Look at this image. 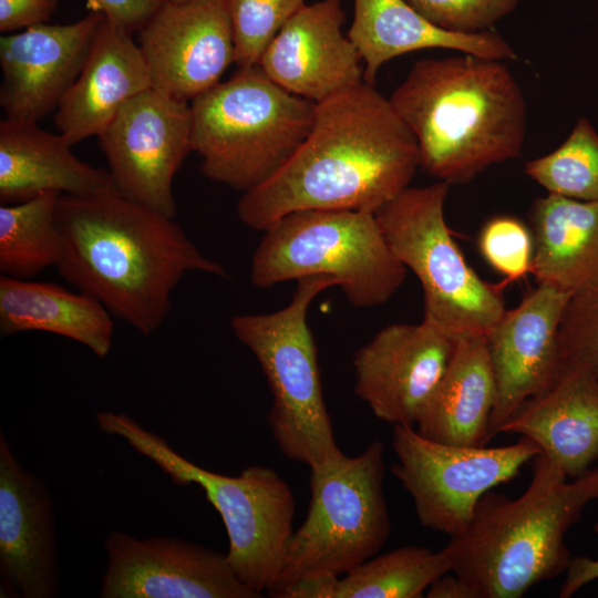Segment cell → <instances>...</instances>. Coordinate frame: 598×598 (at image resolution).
Wrapping results in <instances>:
<instances>
[{"label": "cell", "mask_w": 598, "mask_h": 598, "mask_svg": "<svg viewBox=\"0 0 598 598\" xmlns=\"http://www.w3.org/2000/svg\"><path fill=\"white\" fill-rule=\"evenodd\" d=\"M420 166L415 137L390 99L365 82L316 106L306 140L269 179L243 194L237 214L265 231L305 209L375 214Z\"/></svg>", "instance_id": "6da1fadb"}, {"label": "cell", "mask_w": 598, "mask_h": 598, "mask_svg": "<svg viewBox=\"0 0 598 598\" xmlns=\"http://www.w3.org/2000/svg\"><path fill=\"white\" fill-rule=\"evenodd\" d=\"M56 219L63 237L61 277L144 336L163 324L172 292L187 272L227 276L174 218L118 192L61 195Z\"/></svg>", "instance_id": "7a4b0ae2"}, {"label": "cell", "mask_w": 598, "mask_h": 598, "mask_svg": "<svg viewBox=\"0 0 598 598\" xmlns=\"http://www.w3.org/2000/svg\"><path fill=\"white\" fill-rule=\"evenodd\" d=\"M390 101L416 140L420 166L440 182L467 184L523 150L526 101L503 60L416 61Z\"/></svg>", "instance_id": "3957f363"}, {"label": "cell", "mask_w": 598, "mask_h": 598, "mask_svg": "<svg viewBox=\"0 0 598 598\" xmlns=\"http://www.w3.org/2000/svg\"><path fill=\"white\" fill-rule=\"evenodd\" d=\"M596 499L598 467L568 481L539 452L520 496L487 492L468 524L450 536L443 548L451 571L475 598H520L566 571L571 557L565 536Z\"/></svg>", "instance_id": "277c9868"}, {"label": "cell", "mask_w": 598, "mask_h": 598, "mask_svg": "<svg viewBox=\"0 0 598 598\" xmlns=\"http://www.w3.org/2000/svg\"><path fill=\"white\" fill-rule=\"evenodd\" d=\"M317 103L285 90L259 64L238 69L190 103L203 174L247 192L274 176L309 134Z\"/></svg>", "instance_id": "5b68a950"}, {"label": "cell", "mask_w": 598, "mask_h": 598, "mask_svg": "<svg viewBox=\"0 0 598 598\" xmlns=\"http://www.w3.org/2000/svg\"><path fill=\"white\" fill-rule=\"evenodd\" d=\"M297 281L285 308L235 316L231 329L256 357L267 379L272 395L267 421L280 452L312 467L344 455L334 439L322 394L317 346L307 322L312 300L337 286V280L312 275Z\"/></svg>", "instance_id": "8992f818"}, {"label": "cell", "mask_w": 598, "mask_h": 598, "mask_svg": "<svg viewBox=\"0 0 598 598\" xmlns=\"http://www.w3.org/2000/svg\"><path fill=\"white\" fill-rule=\"evenodd\" d=\"M312 275L333 277L351 305L372 308L398 291L406 268L391 251L373 213L293 212L264 231L252 255L250 281L269 288Z\"/></svg>", "instance_id": "52a82bcc"}, {"label": "cell", "mask_w": 598, "mask_h": 598, "mask_svg": "<svg viewBox=\"0 0 598 598\" xmlns=\"http://www.w3.org/2000/svg\"><path fill=\"white\" fill-rule=\"evenodd\" d=\"M450 186L406 187L374 215L393 255L421 283L423 319L454 340L487 337L506 311L505 285L483 280L454 240L444 215Z\"/></svg>", "instance_id": "ba28073f"}, {"label": "cell", "mask_w": 598, "mask_h": 598, "mask_svg": "<svg viewBox=\"0 0 598 598\" xmlns=\"http://www.w3.org/2000/svg\"><path fill=\"white\" fill-rule=\"evenodd\" d=\"M123 437L177 485H198L220 515L228 537V563L238 579L262 596L277 582L292 536L295 497L272 470L250 466L227 476L198 466L177 453L162 436L136 421Z\"/></svg>", "instance_id": "9c48e42d"}, {"label": "cell", "mask_w": 598, "mask_h": 598, "mask_svg": "<svg viewBox=\"0 0 598 598\" xmlns=\"http://www.w3.org/2000/svg\"><path fill=\"white\" fill-rule=\"evenodd\" d=\"M383 454L374 441L354 457L310 467L308 512L292 533L269 596L306 576L344 575L383 547L391 529Z\"/></svg>", "instance_id": "30bf717a"}, {"label": "cell", "mask_w": 598, "mask_h": 598, "mask_svg": "<svg viewBox=\"0 0 598 598\" xmlns=\"http://www.w3.org/2000/svg\"><path fill=\"white\" fill-rule=\"evenodd\" d=\"M393 475L410 494L422 526L446 535L461 532L478 501L493 487L514 480L539 452L522 436L498 446H463L434 442L414 426L393 425Z\"/></svg>", "instance_id": "8fae6325"}, {"label": "cell", "mask_w": 598, "mask_h": 598, "mask_svg": "<svg viewBox=\"0 0 598 598\" xmlns=\"http://www.w3.org/2000/svg\"><path fill=\"white\" fill-rule=\"evenodd\" d=\"M116 190L174 218L173 179L192 147V109L153 87L128 101L97 136Z\"/></svg>", "instance_id": "7c38bea8"}, {"label": "cell", "mask_w": 598, "mask_h": 598, "mask_svg": "<svg viewBox=\"0 0 598 598\" xmlns=\"http://www.w3.org/2000/svg\"><path fill=\"white\" fill-rule=\"evenodd\" d=\"M102 598H258L233 571L227 556L172 536L136 538L112 530Z\"/></svg>", "instance_id": "4fadbf2b"}, {"label": "cell", "mask_w": 598, "mask_h": 598, "mask_svg": "<svg viewBox=\"0 0 598 598\" xmlns=\"http://www.w3.org/2000/svg\"><path fill=\"white\" fill-rule=\"evenodd\" d=\"M138 32L152 87L181 101L217 85L234 62L225 0H165Z\"/></svg>", "instance_id": "5bb4252c"}, {"label": "cell", "mask_w": 598, "mask_h": 598, "mask_svg": "<svg viewBox=\"0 0 598 598\" xmlns=\"http://www.w3.org/2000/svg\"><path fill=\"white\" fill-rule=\"evenodd\" d=\"M454 346V339L425 319L386 326L354 353V392L375 417L414 426Z\"/></svg>", "instance_id": "9a60e30c"}, {"label": "cell", "mask_w": 598, "mask_h": 598, "mask_svg": "<svg viewBox=\"0 0 598 598\" xmlns=\"http://www.w3.org/2000/svg\"><path fill=\"white\" fill-rule=\"evenodd\" d=\"M573 296L537 285L486 337L496 386L489 432L529 399L547 390L561 370L559 327Z\"/></svg>", "instance_id": "2e32d148"}, {"label": "cell", "mask_w": 598, "mask_h": 598, "mask_svg": "<svg viewBox=\"0 0 598 598\" xmlns=\"http://www.w3.org/2000/svg\"><path fill=\"white\" fill-rule=\"evenodd\" d=\"M104 14L69 24L40 23L0 38L4 118L38 122L56 110L80 75Z\"/></svg>", "instance_id": "e0dca14e"}, {"label": "cell", "mask_w": 598, "mask_h": 598, "mask_svg": "<svg viewBox=\"0 0 598 598\" xmlns=\"http://www.w3.org/2000/svg\"><path fill=\"white\" fill-rule=\"evenodd\" d=\"M0 575L4 594L59 595L55 517L50 491L17 458L0 434Z\"/></svg>", "instance_id": "ac0fdd59"}, {"label": "cell", "mask_w": 598, "mask_h": 598, "mask_svg": "<svg viewBox=\"0 0 598 598\" xmlns=\"http://www.w3.org/2000/svg\"><path fill=\"white\" fill-rule=\"evenodd\" d=\"M340 0L305 4L280 29L258 64L277 84L315 103L364 82L362 58L342 34Z\"/></svg>", "instance_id": "d6986e66"}, {"label": "cell", "mask_w": 598, "mask_h": 598, "mask_svg": "<svg viewBox=\"0 0 598 598\" xmlns=\"http://www.w3.org/2000/svg\"><path fill=\"white\" fill-rule=\"evenodd\" d=\"M151 87L132 33L104 17L80 75L56 109L54 124L71 145L99 136L128 101Z\"/></svg>", "instance_id": "ffe728a7"}, {"label": "cell", "mask_w": 598, "mask_h": 598, "mask_svg": "<svg viewBox=\"0 0 598 598\" xmlns=\"http://www.w3.org/2000/svg\"><path fill=\"white\" fill-rule=\"evenodd\" d=\"M499 433L530 439L568 478L585 474L598 460V382L581 368L561 364L554 383L527 400Z\"/></svg>", "instance_id": "44dd1931"}, {"label": "cell", "mask_w": 598, "mask_h": 598, "mask_svg": "<svg viewBox=\"0 0 598 598\" xmlns=\"http://www.w3.org/2000/svg\"><path fill=\"white\" fill-rule=\"evenodd\" d=\"M62 134L37 122H0V202L22 203L45 193L94 196L117 192L104 168L80 161Z\"/></svg>", "instance_id": "7402d4cb"}, {"label": "cell", "mask_w": 598, "mask_h": 598, "mask_svg": "<svg viewBox=\"0 0 598 598\" xmlns=\"http://www.w3.org/2000/svg\"><path fill=\"white\" fill-rule=\"evenodd\" d=\"M347 37L362 58L364 82L373 86L384 63L414 51L447 49L503 61L517 56L498 33L461 34L440 29L406 0H354Z\"/></svg>", "instance_id": "603a6c76"}, {"label": "cell", "mask_w": 598, "mask_h": 598, "mask_svg": "<svg viewBox=\"0 0 598 598\" xmlns=\"http://www.w3.org/2000/svg\"><path fill=\"white\" fill-rule=\"evenodd\" d=\"M537 285L571 296L598 292V200L547 193L529 209Z\"/></svg>", "instance_id": "cb8c5ba5"}, {"label": "cell", "mask_w": 598, "mask_h": 598, "mask_svg": "<svg viewBox=\"0 0 598 598\" xmlns=\"http://www.w3.org/2000/svg\"><path fill=\"white\" fill-rule=\"evenodd\" d=\"M495 398L486 337L455 340L445 372L417 419L416 431L439 443L484 446L492 440Z\"/></svg>", "instance_id": "d4e9b609"}, {"label": "cell", "mask_w": 598, "mask_h": 598, "mask_svg": "<svg viewBox=\"0 0 598 598\" xmlns=\"http://www.w3.org/2000/svg\"><path fill=\"white\" fill-rule=\"evenodd\" d=\"M110 311L95 298L50 282L0 276V333L28 331L59 334L86 347L97 358L112 348Z\"/></svg>", "instance_id": "484cf974"}, {"label": "cell", "mask_w": 598, "mask_h": 598, "mask_svg": "<svg viewBox=\"0 0 598 598\" xmlns=\"http://www.w3.org/2000/svg\"><path fill=\"white\" fill-rule=\"evenodd\" d=\"M61 195L45 193L29 200L0 206V274L29 279L63 255V237L56 219Z\"/></svg>", "instance_id": "4316f807"}, {"label": "cell", "mask_w": 598, "mask_h": 598, "mask_svg": "<svg viewBox=\"0 0 598 598\" xmlns=\"http://www.w3.org/2000/svg\"><path fill=\"white\" fill-rule=\"evenodd\" d=\"M451 571L444 548L405 546L374 556L339 579L336 598H420Z\"/></svg>", "instance_id": "83f0119b"}, {"label": "cell", "mask_w": 598, "mask_h": 598, "mask_svg": "<svg viewBox=\"0 0 598 598\" xmlns=\"http://www.w3.org/2000/svg\"><path fill=\"white\" fill-rule=\"evenodd\" d=\"M524 172L548 193L598 200V132L579 118L557 148L528 161Z\"/></svg>", "instance_id": "f1b7e54d"}, {"label": "cell", "mask_w": 598, "mask_h": 598, "mask_svg": "<svg viewBox=\"0 0 598 598\" xmlns=\"http://www.w3.org/2000/svg\"><path fill=\"white\" fill-rule=\"evenodd\" d=\"M238 69L258 64L262 53L305 0H225Z\"/></svg>", "instance_id": "f546056e"}, {"label": "cell", "mask_w": 598, "mask_h": 598, "mask_svg": "<svg viewBox=\"0 0 598 598\" xmlns=\"http://www.w3.org/2000/svg\"><path fill=\"white\" fill-rule=\"evenodd\" d=\"M484 260L504 277V285L532 271L535 244L532 229L512 215H496L482 226L477 238Z\"/></svg>", "instance_id": "4dcf8cb0"}, {"label": "cell", "mask_w": 598, "mask_h": 598, "mask_svg": "<svg viewBox=\"0 0 598 598\" xmlns=\"http://www.w3.org/2000/svg\"><path fill=\"white\" fill-rule=\"evenodd\" d=\"M435 27L461 34L492 31L520 0H406Z\"/></svg>", "instance_id": "1f68e13d"}, {"label": "cell", "mask_w": 598, "mask_h": 598, "mask_svg": "<svg viewBox=\"0 0 598 598\" xmlns=\"http://www.w3.org/2000/svg\"><path fill=\"white\" fill-rule=\"evenodd\" d=\"M561 364L586 370L598 382V292L573 296L559 327Z\"/></svg>", "instance_id": "d6a6232c"}, {"label": "cell", "mask_w": 598, "mask_h": 598, "mask_svg": "<svg viewBox=\"0 0 598 598\" xmlns=\"http://www.w3.org/2000/svg\"><path fill=\"white\" fill-rule=\"evenodd\" d=\"M165 0H86L91 11H97L130 33L140 31Z\"/></svg>", "instance_id": "836d02e7"}, {"label": "cell", "mask_w": 598, "mask_h": 598, "mask_svg": "<svg viewBox=\"0 0 598 598\" xmlns=\"http://www.w3.org/2000/svg\"><path fill=\"white\" fill-rule=\"evenodd\" d=\"M59 0H0V31L13 32L45 23Z\"/></svg>", "instance_id": "e575fe53"}, {"label": "cell", "mask_w": 598, "mask_h": 598, "mask_svg": "<svg viewBox=\"0 0 598 598\" xmlns=\"http://www.w3.org/2000/svg\"><path fill=\"white\" fill-rule=\"evenodd\" d=\"M339 579V576L332 574L306 576L279 589L271 597L336 598Z\"/></svg>", "instance_id": "d590c367"}, {"label": "cell", "mask_w": 598, "mask_h": 598, "mask_svg": "<svg viewBox=\"0 0 598 598\" xmlns=\"http://www.w3.org/2000/svg\"><path fill=\"white\" fill-rule=\"evenodd\" d=\"M594 530L598 535V522ZM565 573L566 576L558 592L559 598H569L584 586L598 579V558L573 557Z\"/></svg>", "instance_id": "8d00e7d4"}, {"label": "cell", "mask_w": 598, "mask_h": 598, "mask_svg": "<svg viewBox=\"0 0 598 598\" xmlns=\"http://www.w3.org/2000/svg\"><path fill=\"white\" fill-rule=\"evenodd\" d=\"M425 594L427 598H475L470 587L452 571L435 579Z\"/></svg>", "instance_id": "74e56055"}, {"label": "cell", "mask_w": 598, "mask_h": 598, "mask_svg": "<svg viewBox=\"0 0 598 598\" xmlns=\"http://www.w3.org/2000/svg\"><path fill=\"white\" fill-rule=\"evenodd\" d=\"M166 1L175 2V3H181V2H185V1H187V0H166Z\"/></svg>", "instance_id": "f35d334b"}]
</instances>
